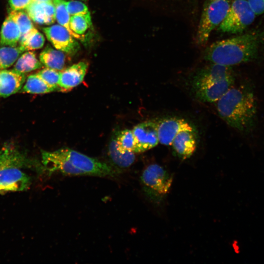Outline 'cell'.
<instances>
[{"mask_svg": "<svg viewBox=\"0 0 264 264\" xmlns=\"http://www.w3.org/2000/svg\"><path fill=\"white\" fill-rule=\"evenodd\" d=\"M264 44V29H258L213 43L204 58L211 63L231 66L255 60Z\"/></svg>", "mask_w": 264, "mask_h": 264, "instance_id": "cell-1", "label": "cell"}, {"mask_svg": "<svg viewBox=\"0 0 264 264\" xmlns=\"http://www.w3.org/2000/svg\"><path fill=\"white\" fill-rule=\"evenodd\" d=\"M44 169L49 173L59 172L69 176H114L117 174L107 163L68 148L41 153Z\"/></svg>", "mask_w": 264, "mask_h": 264, "instance_id": "cell-2", "label": "cell"}, {"mask_svg": "<svg viewBox=\"0 0 264 264\" xmlns=\"http://www.w3.org/2000/svg\"><path fill=\"white\" fill-rule=\"evenodd\" d=\"M220 118L229 126L242 132L250 131L257 116L254 94L244 86L231 87L217 102Z\"/></svg>", "mask_w": 264, "mask_h": 264, "instance_id": "cell-3", "label": "cell"}, {"mask_svg": "<svg viewBox=\"0 0 264 264\" xmlns=\"http://www.w3.org/2000/svg\"><path fill=\"white\" fill-rule=\"evenodd\" d=\"M32 163L16 145L5 143L0 151V193L27 190L31 177L22 169L31 167Z\"/></svg>", "mask_w": 264, "mask_h": 264, "instance_id": "cell-4", "label": "cell"}, {"mask_svg": "<svg viewBox=\"0 0 264 264\" xmlns=\"http://www.w3.org/2000/svg\"><path fill=\"white\" fill-rule=\"evenodd\" d=\"M235 80L231 66L210 63L200 69L192 82L196 97L203 102H216L233 86Z\"/></svg>", "mask_w": 264, "mask_h": 264, "instance_id": "cell-5", "label": "cell"}, {"mask_svg": "<svg viewBox=\"0 0 264 264\" xmlns=\"http://www.w3.org/2000/svg\"><path fill=\"white\" fill-rule=\"evenodd\" d=\"M233 0H206L198 26L196 41L197 44H205L213 31L225 18Z\"/></svg>", "mask_w": 264, "mask_h": 264, "instance_id": "cell-6", "label": "cell"}, {"mask_svg": "<svg viewBox=\"0 0 264 264\" xmlns=\"http://www.w3.org/2000/svg\"><path fill=\"white\" fill-rule=\"evenodd\" d=\"M256 16L247 0H233L218 29L223 33H241L253 23Z\"/></svg>", "mask_w": 264, "mask_h": 264, "instance_id": "cell-7", "label": "cell"}, {"mask_svg": "<svg viewBox=\"0 0 264 264\" xmlns=\"http://www.w3.org/2000/svg\"><path fill=\"white\" fill-rule=\"evenodd\" d=\"M141 179L146 188L159 195L168 192L173 180L168 173L157 164L148 166L143 172Z\"/></svg>", "mask_w": 264, "mask_h": 264, "instance_id": "cell-8", "label": "cell"}, {"mask_svg": "<svg viewBox=\"0 0 264 264\" xmlns=\"http://www.w3.org/2000/svg\"><path fill=\"white\" fill-rule=\"evenodd\" d=\"M43 30L56 49L69 54H74L79 49V44L75 38L60 24L44 27Z\"/></svg>", "mask_w": 264, "mask_h": 264, "instance_id": "cell-9", "label": "cell"}, {"mask_svg": "<svg viewBox=\"0 0 264 264\" xmlns=\"http://www.w3.org/2000/svg\"><path fill=\"white\" fill-rule=\"evenodd\" d=\"M158 122L149 120L134 127L132 131L136 145L134 153H142L155 147L159 143Z\"/></svg>", "mask_w": 264, "mask_h": 264, "instance_id": "cell-10", "label": "cell"}, {"mask_svg": "<svg viewBox=\"0 0 264 264\" xmlns=\"http://www.w3.org/2000/svg\"><path fill=\"white\" fill-rule=\"evenodd\" d=\"M184 130L193 129L183 119L171 117L160 120L157 128L159 143L166 146L171 145L176 135Z\"/></svg>", "mask_w": 264, "mask_h": 264, "instance_id": "cell-11", "label": "cell"}, {"mask_svg": "<svg viewBox=\"0 0 264 264\" xmlns=\"http://www.w3.org/2000/svg\"><path fill=\"white\" fill-rule=\"evenodd\" d=\"M88 67V64L81 61L61 71L60 88L66 90L79 85L83 81Z\"/></svg>", "mask_w": 264, "mask_h": 264, "instance_id": "cell-12", "label": "cell"}, {"mask_svg": "<svg viewBox=\"0 0 264 264\" xmlns=\"http://www.w3.org/2000/svg\"><path fill=\"white\" fill-rule=\"evenodd\" d=\"M26 12L36 23L51 24L55 22V10L52 1L32 2L26 8Z\"/></svg>", "mask_w": 264, "mask_h": 264, "instance_id": "cell-13", "label": "cell"}, {"mask_svg": "<svg viewBox=\"0 0 264 264\" xmlns=\"http://www.w3.org/2000/svg\"><path fill=\"white\" fill-rule=\"evenodd\" d=\"M24 74L14 69H0V96H9L19 91L25 82Z\"/></svg>", "mask_w": 264, "mask_h": 264, "instance_id": "cell-14", "label": "cell"}, {"mask_svg": "<svg viewBox=\"0 0 264 264\" xmlns=\"http://www.w3.org/2000/svg\"><path fill=\"white\" fill-rule=\"evenodd\" d=\"M177 155L183 159L190 157L197 147L196 135L193 130L179 132L174 138L172 144Z\"/></svg>", "mask_w": 264, "mask_h": 264, "instance_id": "cell-15", "label": "cell"}, {"mask_svg": "<svg viewBox=\"0 0 264 264\" xmlns=\"http://www.w3.org/2000/svg\"><path fill=\"white\" fill-rule=\"evenodd\" d=\"M39 58L40 62L46 67L60 71L63 70L66 64V56L64 52L49 45L41 52Z\"/></svg>", "mask_w": 264, "mask_h": 264, "instance_id": "cell-16", "label": "cell"}, {"mask_svg": "<svg viewBox=\"0 0 264 264\" xmlns=\"http://www.w3.org/2000/svg\"><path fill=\"white\" fill-rule=\"evenodd\" d=\"M21 32L17 23L9 16L1 28L0 43L1 45L16 46L20 40Z\"/></svg>", "mask_w": 264, "mask_h": 264, "instance_id": "cell-17", "label": "cell"}, {"mask_svg": "<svg viewBox=\"0 0 264 264\" xmlns=\"http://www.w3.org/2000/svg\"><path fill=\"white\" fill-rule=\"evenodd\" d=\"M109 154L112 162L117 166L125 168L132 165L135 158V153L132 151L120 152L117 147L116 139L111 140L109 146Z\"/></svg>", "mask_w": 264, "mask_h": 264, "instance_id": "cell-18", "label": "cell"}, {"mask_svg": "<svg viewBox=\"0 0 264 264\" xmlns=\"http://www.w3.org/2000/svg\"><path fill=\"white\" fill-rule=\"evenodd\" d=\"M42 65L34 52L27 51L18 58L13 69L19 73L25 74L42 67Z\"/></svg>", "mask_w": 264, "mask_h": 264, "instance_id": "cell-19", "label": "cell"}, {"mask_svg": "<svg viewBox=\"0 0 264 264\" xmlns=\"http://www.w3.org/2000/svg\"><path fill=\"white\" fill-rule=\"evenodd\" d=\"M57 89L47 84L37 73L29 75L22 91L31 94H44Z\"/></svg>", "mask_w": 264, "mask_h": 264, "instance_id": "cell-20", "label": "cell"}, {"mask_svg": "<svg viewBox=\"0 0 264 264\" xmlns=\"http://www.w3.org/2000/svg\"><path fill=\"white\" fill-rule=\"evenodd\" d=\"M52 2L55 7V18L58 23L65 27L74 38L83 40V37L74 33L70 28V17L66 8V0H53Z\"/></svg>", "mask_w": 264, "mask_h": 264, "instance_id": "cell-21", "label": "cell"}, {"mask_svg": "<svg viewBox=\"0 0 264 264\" xmlns=\"http://www.w3.org/2000/svg\"><path fill=\"white\" fill-rule=\"evenodd\" d=\"M23 51L20 45L0 46V69L10 67Z\"/></svg>", "mask_w": 264, "mask_h": 264, "instance_id": "cell-22", "label": "cell"}, {"mask_svg": "<svg viewBox=\"0 0 264 264\" xmlns=\"http://www.w3.org/2000/svg\"><path fill=\"white\" fill-rule=\"evenodd\" d=\"M18 24L21 32L20 40L23 39L34 28L31 18L27 13L23 10H12L9 15ZM19 40V41H20Z\"/></svg>", "mask_w": 264, "mask_h": 264, "instance_id": "cell-23", "label": "cell"}, {"mask_svg": "<svg viewBox=\"0 0 264 264\" xmlns=\"http://www.w3.org/2000/svg\"><path fill=\"white\" fill-rule=\"evenodd\" d=\"M43 35L34 28L23 39L20 40V46L24 51L38 49L42 48L44 44Z\"/></svg>", "mask_w": 264, "mask_h": 264, "instance_id": "cell-24", "label": "cell"}, {"mask_svg": "<svg viewBox=\"0 0 264 264\" xmlns=\"http://www.w3.org/2000/svg\"><path fill=\"white\" fill-rule=\"evenodd\" d=\"M117 147L122 153L132 151L134 153L136 142L132 130L125 129L120 132L115 138Z\"/></svg>", "mask_w": 264, "mask_h": 264, "instance_id": "cell-25", "label": "cell"}, {"mask_svg": "<svg viewBox=\"0 0 264 264\" xmlns=\"http://www.w3.org/2000/svg\"><path fill=\"white\" fill-rule=\"evenodd\" d=\"M92 25L90 13L87 14L71 15L70 18V26L75 34L83 37L82 35Z\"/></svg>", "mask_w": 264, "mask_h": 264, "instance_id": "cell-26", "label": "cell"}, {"mask_svg": "<svg viewBox=\"0 0 264 264\" xmlns=\"http://www.w3.org/2000/svg\"><path fill=\"white\" fill-rule=\"evenodd\" d=\"M47 84L56 88H60L59 84L60 71L46 67L37 73Z\"/></svg>", "mask_w": 264, "mask_h": 264, "instance_id": "cell-27", "label": "cell"}, {"mask_svg": "<svg viewBox=\"0 0 264 264\" xmlns=\"http://www.w3.org/2000/svg\"><path fill=\"white\" fill-rule=\"evenodd\" d=\"M66 6L70 15L87 14L90 13L86 5L79 1L66 0Z\"/></svg>", "mask_w": 264, "mask_h": 264, "instance_id": "cell-28", "label": "cell"}, {"mask_svg": "<svg viewBox=\"0 0 264 264\" xmlns=\"http://www.w3.org/2000/svg\"><path fill=\"white\" fill-rule=\"evenodd\" d=\"M33 0H9V4L12 10H22L26 8Z\"/></svg>", "mask_w": 264, "mask_h": 264, "instance_id": "cell-29", "label": "cell"}, {"mask_svg": "<svg viewBox=\"0 0 264 264\" xmlns=\"http://www.w3.org/2000/svg\"><path fill=\"white\" fill-rule=\"evenodd\" d=\"M256 15L264 13V0H247Z\"/></svg>", "mask_w": 264, "mask_h": 264, "instance_id": "cell-30", "label": "cell"}, {"mask_svg": "<svg viewBox=\"0 0 264 264\" xmlns=\"http://www.w3.org/2000/svg\"><path fill=\"white\" fill-rule=\"evenodd\" d=\"M34 1H38V2H50L52 1L53 0H33Z\"/></svg>", "mask_w": 264, "mask_h": 264, "instance_id": "cell-31", "label": "cell"}, {"mask_svg": "<svg viewBox=\"0 0 264 264\" xmlns=\"http://www.w3.org/2000/svg\"><path fill=\"white\" fill-rule=\"evenodd\" d=\"M82 0L85 1V0Z\"/></svg>", "mask_w": 264, "mask_h": 264, "instance_id": "cell-32", "label": "cell"}]
</instances>
